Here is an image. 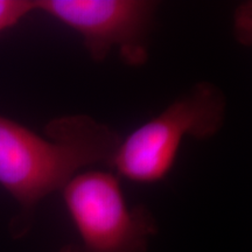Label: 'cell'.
<instances>
[{
    "instance_id": "cell-1",
    "label": "cell",
    "mask_w": 252,
    "mask_h": 252,
    "mask_svg": "<svg viewBox=\"0 0 252 252\" xmlns=\"http://www.w3.org/2000/svg\"><path fill=\"white\" fill-rule=\"evenodd\" d=\"M46 137L0 116V186L20 207L12 222L14 237L31 229L36 206L63 187L84 167L106 163L122 138L90 116L54 118Z\"/></svg>"
},
{
    "instance_id": "cell-2",
    "label": "cell",
    "mask_w": 252,
    "mask_h": 252,
    "mask_svg": "<svg viewBox=\"0 0 252 252\" xmlns=\"http://www.w3.org/2000/svg\"><path fill=\"white\" fill-rule=\"evenodd\" d=\"M226 116L223 91L198 82L156 117L121 141L109 167L135 184H157L172 171L186 137L209 139L219 133Z\"/></svg>"
},
{
    "instance_id": "cell-3",
    "label": "cell",
    "mask_w": 252,
    "mask_h": 252,
    "mask_svg": "<svg viewBox=\"0 0 252 252\" xmlns=\"http://www.w3.org/2000/svg\"><path fill=\"white\" fill-rule=\"evenodd\" d=\"M61 191L81 239L61 252H146L157 223L144 206H127L117 174L80 172Z\"/></svg>"
},
{
    "instance_id": "cell-4",
    "label": "cell",
    "mask_w": 252,
    "mask_h": 252,
    "mask_svg": "<svg viewBox=\"0 0 252 252\" xmlns=\"http://www.w3.org/2000/svg\"><path fill=\"white\" fill-rule=\"evenodd\" d=\"M35 12L77 32L90 59L103 62L117 48L126 64L143 65L158 2L152 0H34Z\"/></svg>"
},
{
    "instance_id": "cell-5",
    "label": "cell",
    "mask_w": 252,
    "mask_h": 252,
    "mask_svg": "<svg viewBox=\"0 0 252 252\" xmlns=\"http://www.w3.org/2000/svg\"><path fill=\"white\" fill-rule=\"evenodd\" d=\"M32 12H35L34 0H0V33L14 27Z\"/></svg>"
}]
</instances>
